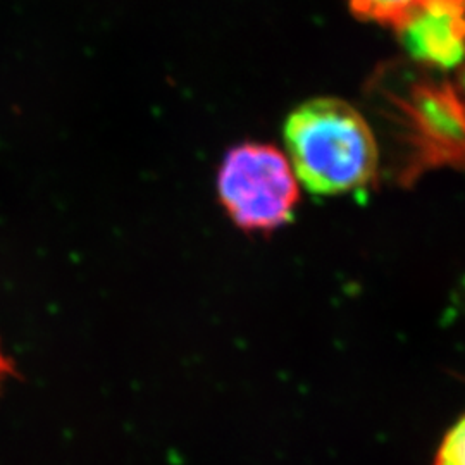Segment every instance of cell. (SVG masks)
<instances>
[{
	"label": "cell",
	"instance_id": "6da1fadb",
	"mask_svg": "<svg viewBox=\"0 0 465 465\" xmlns=\"http://www.w3.org/2000/svg\"><path fill=\"white\" fill-rule=\"evenodd\" d=\"M282 134L290 164L311 193L359 192L378 176V142L364 116L345 100L317 97L300 104Z\"/></svg>",
	"mask_w": 465,
	"mask_h": 465
},
{
	"label": "cell",
	"instance_id": "7a4b0ae2",
	"mask_svg": "<svg viewBox=\"0 0 465 465\" xmlns=\"http://www.w3.org/2000/svg\"><path fill=\"white\" fill-rule=\"evenodd\" d=\"M217 193L236 228L276 232L293 219L300 182L282 150L267 143H242L221 163Z\"/></svg>",
	"mask_w": 465,
	"mask_h": 465
},
{
	"label": "cell",
	"instance_id": "3957f363",
	"mask_svg": "<svg viewBox=\"0 0 465 465\" xmlns=\"http://www.w3.org/2000/svg\"><path fill=\"white\" fill-rule=\"evenodd\" d=\"M401 105L417 149L428 163L465 161V104L455 86L416 84Z\"/></svg>",
	"mask_w": 465,
	"mask_h": 465
},
{
	"label": "cell",
	"instance_id": "277c9868",
	"mask_svg": "<svg viewBox=\"0 0 465 465\" xmlns=\"http://www.w3.org/2000/svg\"><path fill=\"white\" fill-rule=\"evenodd\" d=\"M393 28L417 63L457 69L465 61V0H414Z\"/></svg>",
	"mask_w": 465,
	"mask_h": 465
},
{
	"label": "cell",
	"instance_id": "5b68a950",
	"mask_svg": "<svg viewBox=\"0 0 465 465\" xmlns=\"http://www.w3.org/2000/svg\"><path fill=\"white\" fill-rule=\"evenodd\" d=\"M355 16L395 26L414 0H349Z\"/></svg>",
	"mask_w": 465,
	"mask_h": 465
},
{
	"label": "cell",
	"instance_id": "8992f818",
	"mask_svg": "<svg viewBox=\"0 0 465 465\" xmlns=\"http://www.w3.org/2000/svg\"><path fill=\"white\" fill-rule=\"evenodd\" d=\"M434 465H465V416L445 434Z\"/></svg>",
	"mask_w": 465,
	"mask_h": 465
},
{
	"label": "cell",
	"instance_id": "52a82bcc",
	"mask_svg": "<svg viewBox=\"0 0 465 465\" xmlns=\"http://www.w3.org/2000/svg\"><path fill=\"white\" fill-rule=\"evenodd\" d=\"M13 376H15V364L9 359V355L4 351L2 343H0V390Z\"/></svg>",
	"mask_w": 465,
	"mask_h": 465
},
{
	"label": "cell",
	"instance_id": "ba28073f",
	"mask_svg": "<svg viewBox=\"0 0 465 465\" xmlns=\"http://www.w3.org/2000/svg\"><path fill=\"white\" fill-rule=\"evenodd\" d=\"M455 90L459 94V97L465 104V61L457 67V82H455Z\"/></svg>",
	"mask_w": 465,
	"mask_h": 465
}]
</instances>
